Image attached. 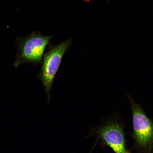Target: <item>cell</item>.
Masks as SVG:
<instances>
[{
  "label": "cell",
  "mask_w": 153,
  "mask_h": 153,
  "mask_svg": "<svg viewBox=\"0 0 153 153\" xmlns=\"http://www.w3.org/2000/svg\"><path fill=\"white\" fill-rule=\"evenodd\" d=\"M96 134L99 138L115 153H125L126 148L123 128L116 120L107 122L102 127L93 130L90 134Z\"/></svg>",
  "instance_id": "cell-4"
},
{
  "label": "cell",
  "mask_w": 153,
  "mask_h": 153,
  "mask_svg": "<svg viewBox=\"0 0 153 153\" xmlns=\"http://www.w3.org/2000/svg\"><path fill=\"white\" fill-rule=\"evenodd\" d=\"M52 38L35 31L27 37L20 38L15 65L24 63L38 64L42 62L45 48Z\"/></svg>",
  "instance_id": "cell-2"
},
{
  "label": "cell",
  "mask_w": 153,
  "mask_h": 153,
  "mask_svg": "<svg viewBox=\"0 0 153 153\" xmlns=\"http://www.w3.org/2000/svg\"><path fill=\"white\" fill-rule=\"evenodd\" d=\"M128 97L132 113L134 138L140 148L150 151L153 147V122L131 96Z\"/></svg>",
  "instance_id": "cell-3"
},
{
  "label": "cell",
  "mask_w": 153,
  "mask_h": 153,
  "mask_svg": "<svg viewBox=\"0 0 153 153\" xmlns=\"http://www.w3.org/2000/svg\"><path fill=\"white\" fill-rule=\"evenodd\" d=\"M72 43L71 39L70 38L58 45H49L44 55L42 66L38 77L43 84L49 101L55 74L63 56Z\"/></svg>",
  "instance_id": "cell-1"
},
{
  "label": "cell",
  "mask_w": 153,
  "mask_h": 153,
  "mask_svg": "<svg viewBox=\"0 0 153 153\" xmlns=\"http://www.w3.org/2000/svg\"><path fill=\"white\" fill-rule=\"evenodd\" d=\"M129 153V152H127H127H126V153Z\"/></svg>",
  "instance_id": "cell-5"
}]
</instances>
